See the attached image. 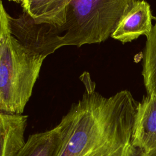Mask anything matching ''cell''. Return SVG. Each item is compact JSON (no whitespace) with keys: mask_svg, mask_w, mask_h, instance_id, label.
<instances>
[{"mask_svg":"<svg viewBox=\"0 0 156 156\" xmlns=\"http://www.w3.org/2000/svg\"><path fill=\"white\" fill-rule=\"evenodd\" d=\"M153 18L149 3L144 0H138L121 19L111 37L126 43L141 35L147 37L152 30Z\"/></svg>","mask_w":156,"mask_h":156,"instance_id":"cell-5","label":"cell"},{"mask_svg":"<svg viewBox=\"0 0 156 156\" xmlns=\"http://www.w3.org/2000/svg\"><path fill=\"white\" fill-rule=\"evenodd\" d=\"M9 15L0 1V111L22 114L46 57L10 32Z\"/></svg>","mask_w":156,"mask_h":156,"instance_id":"cell-3","label":"cell"},{"mask_svg":"<svg viewBox=\"0 0 156 156\" xmlns=\"http://www.w3.org/2000/svg\"><path fill=\"white\" fill-rule=\"evenodd\" d=\"M28 116L0 113L1 156H16L24 146Z\"/></svg>","mask_w":156,"mask_h":156,"instance_id":"cell-7","label":"cell"},{"mask_svg":"<svg viewBox=\"0 0 156 156\" xmlns=\"http://www.w3.org/2000/svg\"><path fill=\"white\" fill-rule=\"evenodd\" d=\"M85 89L61 119L65 135L57 156H141L132 143L138 102L131 93L107 98L95 86Z\"/></svg>","mask_w":156,"mask_h":156,"instance_id":"cell-1","label":"cell"},{"mask_svg":"<svg viewBox=\"0 0 156 156\" xmlns=\"http://www.w3.org/2000/svg\"><path fill=\"white\" fill-rule=\"evenodd\" d=\"M10 1H13L15 2H16V3H21V5L23 4L26 0H9Z\"/></svg>","mask_w":156,"mask_h":156,"instance_id":"cell-11","label":"cell"},{"mask_svg":"<svg viewBox=\"0 0 156 156\" xmlns=\"http://www.w3.org/2000/svg\"><path fill=\"white\" fill-rule=\"evenodd\" d=\"M141 156H156V147L147 152L141 153Z\"/></svg>","mask_w":156,"mask_h":156,"instance_id":"cell-10","label":"cell"},{"mask_svg":"<svg viewBox=\"0 0 156 156\" xmlns=\"http://www.w3.org/2000/svg\"><path fill=\"white\" fill-rule=\"evenodd\" d=\"M133 145L141 153L156 147V96L147 95L138 102L132 133Z\"/></svg>","mask_w":156,"mask_h":156,"instance_id":"cell-4","label":"cell"},{"mask_svg":"<svg viewBox=\"0 0 156 156\" xmlns=\"http://www.w3.org/2000/svg\"><path fill=\"white\" fill-rule=\"evenodd\" d=\"M138 0H69L65 23L58 27L35 24L22 14L9 15L11 33L26 46L47 57L65 46L105 41Z\"/></svg>","mask_w":156,"mask_h":156,"instance_id":"cell-2","label":"cell"},{"mask_svg":"<svg viewBox=\"0 0 156 156\" xmlns=\"http://www.w3.org/2000/svg\"><path fill=\"white\" fill-rule=\"evenodd\" d=\"M65 135V125L60 122L49 130L29 136L16 156H57Z\"/></svg>","mask_w":156,"mask_h":156,"instance_id":"cell-8","label":"cell"},{"mask_svg":"<svg viewBox=\"0 0 156 156\" xmlns=\"http://www.w3.org/2000/svg\"><path fill=\"white\" fill-rule=\"evenodd\" d=\"M144 50L142 76L147 95L156 96V18Z\"/></svg>","mask_w":156,"mask_h":156,"instance_id":"cell-9","label":"cell"},{"mask_svg":"<svg viewBox=\"0 0 156 156\" xmlns=\"http://www.w3.org/2000/svg\"><path fill=\"white\" fill-rule=\"evenodd\" d=\"M69 0H26L22 15L35 24L58 27L65 23Z\"/></svg>","mask_w":156,"mask_h":156,"instance_id":"cell-6","label":"cell"}]
</instances>
